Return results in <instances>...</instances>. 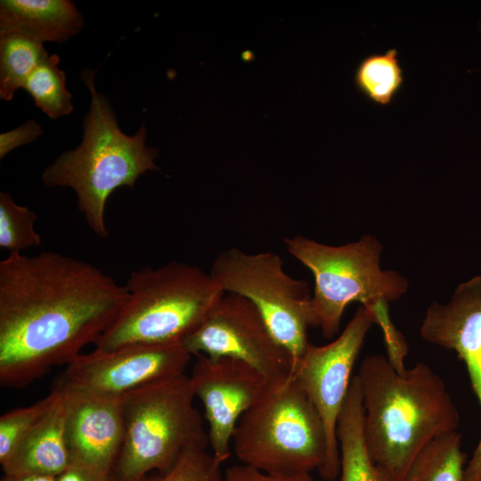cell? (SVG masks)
<instances>
[{"instance_id":"cell-26","label":"cell","mask_w":481,"mask_h":481,"mask_svg":"<svg viewBox=\"0 0 481 481\" xmlns=\"http://www.w3.org/2000/svg\"><path fill=\"white\" fill-rule=\"evenodd\" d=\"M224 481H315L310 473L284 476L271 475L240 464L228 468Z\"/></svg>"},{"instance_id":"cell-16","label":"cell","mask_w":481,"mask_h":481,"mask_svg":"<svg viewBox=\"0 0 481 481\" xmlns=\"http://www.w3.org/2000/svg\"><path fill=\"white\" fill-rule=\"evenodd\" d=\"M83 26L82 13L69 0L0 1V34L17 32L42 43H63Z\"/></svg>"},{"instance_id":"cell-19","label":"cell","mask_w":481,"mask_h":481,"mask_svg":"<svg viewBox=\"0 0 481 481\" xmlns=\"http://www.w3.org/2000/svg\"><path fill=\"white\" fill-rule=\"evenodd\" d=\"M466 457L461 434H444L418 453L403 481H462Z\"/></svg>"},{"instance_id":"cell-17","label":"cell","mask_w":481,"mask_h":481,"mask_svg":"<svg viewBox=\"0 0 481 481\" xmlns=\"http://www.w3.org/2000/svg\"><path fill=\"white\" fill-rule=\"evenodd\" d=\"M339 481H388L373 464L363 434V406L357 375L354 376L337 425Z\"/></svg>"},{"instance_id":"cell-12","label":"cell","mask_w":481,"mask_h":481,"mask_svg":"<svg viewBox=\"0 0 481 481\" xmlns=\"http://www.w3.org/2000/svg\"><path fill=\"white\" fill-rule=\"evenodd\" d=\"M190 376L202 404L208 445L222 463L231 456L232 439L241 416L269 387L266 379L246 363L230 357L195 356Z\"/></svg>"},{"instance_id":"cell-22","label":"cell","mask_w":481,"mask_h":481,"mask_svg":"<svg viewBox=\"0 0 481 481\" xmlns=\"http://www.w3.org/2000/svg\"><path fill=\"white\" fill-rule=\"evenodd\" d=\"M37 219L34 211L17 204L9 192H1L0 247L11 254L41 245V236L34 227Z\"/></svg>"},{"instance_id":"cell-15","label":"cell","mask_w":481,"mask_h":481,"mask_svg":"<svg viewBox=\"0 0 481 481\" xmlns=\"http://www.w3.org/2000/svg\"><path fill=\"white\" fill-rule=\"evenodd\" d=\"M52 391V404L2 465L4 474L57 477L70 466L63 394L56 387Z\"/></svg>"},{"instance_id":"cell-18","label":"cell","mask_w":481,"mask_h":481,"mask_svg":"<svg viewBox=\"0 0 481 481\" xmlns=\"http://www.w3.org/2000/svg\"><path fill=\"white\" fill-rule=\"evenodd\" d=\"M44 43L25 34H0V98L11 101L15 92L49 55Z\"/></svg>"},{"instance_id":"cell-4","label":"cell","mask_w":481,"mask_h":481,"mask_svg":"<svg viewBox=\"0 0 481 481\" xmlns=\"http://www.w3.org/2000/svg\"><path fill=\"white\" fill-rule=\"evenodd\" d=\"M125 287L126 300L95 349L181 342L224 293L209 273L177 261L134 271Z\"/></svg>"},{"instance_id":"cell-24","label":"cell","mask_w":481,"mask_h":481,"mask_svg":"<svg viewBox=\"0 0 481 481\" xmlns=\"http://www.w3.org/2000/svg\"><path fill=\"white\" fill-rule=\"evenodd\" d=\"M53 392L25 407L3 413L0 417V464L9 459L16 446L42 417L53 400Z\"/></svg>"},{"instance_id":"cell-3","label":"cell","mask_w":481,"mask_h":481,"mask_svg":"<svg viewBox=\"0 0 481 481\" xmlns=\"http://www.w3.org/2000/svg\"><path fill=\"white\" fill-rule=\"evenodd\" d=\"M94 74V70L85 69L81 75L91 94L82 142L49 165L42 180L50 188H71L87 225L97 236L107 238L108 198L119 187H134L142 175L159 167L154 162L158 150L145 143L144 123L134 135L124 134L108 99L95 88Z\"/></svg>"},{"instance_id":"cell-5","label":"cell","mask_w":481,"mask_h":481,"mask_svg":"<svg viewBox=\"0 0 481 481\" xmlns=\"http://www.w3.org/2000/svg\"><path fill=\"white\" fill-rule=\"evenodd\" d=\"M185 373L120 397L124 435L111 469L115 481H143L170 469L189 450L207 449L208 429Z\"/></svg>"},{"instance_id":"cell-27","label":"cell","mask_w":481,"mask_h":481,"mask_svg":"<svg viewBox=\"0 0 481 481\" xmlns=\"http://www.w3.org/2000/svg\"><path fill=\"white\" fill-rule=\"evenodd\" d=\"M56 481H115L111 473L102 472L89 467L70 464L56 477Z\"/></svg>"},{"instance_id":"cell-25","label":"cell","mask_w":481,"mask_h":481,"mask_svg":"<svg viewBox=\"0 0 481 481\" xmlns=\"http://www.w3.org/2000/svg\"><path fill=\"white\" fill-rule=\"evenodd\" d=\"M43 134L41 126L29 119L20 126L0 135V159L12 150L37 140Z\"/></svg>"},{"instance_id":"cell-8","label":"cell","mask_w":481,"mask_h":481,"mask_svg":"<svg viewBox=\"0 0 481 481\" xmlns=\"http://www.w3.org/2000/svg\"><path fill=\"white\" fill-rule=\"evenodd\" d=\"M209 274L224 292L240 295L262 314L276 340L289 353L293 369L304 355L313 327L307 282L289 275L275 253L232 248L213 261Z\"/></svg>"},{"instance_id":"cell-11","label":"cell","mask_w":481,"mask_h":481,"mask_svg":"<svg viewBox=\"0 0 481 481\" xmlns=\"http://www.w3.org/2000/svg\"><path fill=\"white\" fill-rule=\"evenodd\" d=\"M192 357L182 342L94 349L69 363L56 385L120 398L152 382L183 374Z\"/></svg>"},{"instance_id":"cell-23","label":"cell","mask_w":481,"mask_h":481,"mask_svg":"<svg viewBox=\"0 0 481 481\" xmlns=\"http://www.w3.org/2000/svg\"><path fill=\"white\" fill-rule=\"evenodd\" d=\"M222 462L207 449L189 450L162 472H152L143 481H224Z\"/></svg>"},{"instance_id":"cell-1","label":"cell","mask_w":481,"mask_h":481,"mask_svg":"<svg viewBox=\"0 0 481 481\" xmlns=\"http://www.w3.org/2000/svg\"><path fill=\"white\" fill-rule=\"evenodd\" d=\"M127 298L125 286L56 251L0 261V383L22 387L96 343Z\"/></svg>"},{"instance_id":"cell-9","label":"cell","mask_w":481,"mask_h":481,"mask_svg":"<svg viewBox=\"0 0 481 481\" xmlns=\"http://www.w3.org/2000/svg\"><path fill=\"white\" fill-rule=\"evenodd\" d=\"M181 342L192 356L242 361L259 371L270 386L292 377L289 353L273 337L256 306L240 295L224 293Z\"/></svg>"},{"instance_id":"cell-10","label":"cell","mask_w":481,"mask_h":481,"mask_svg":"<svg viewBox=\"0 0 481 481\" xmlns=\"http://www.w3.org/2000/svg\"><path fill=\"white\" fill-rule=\"evenodd\" d=\"M373 323L371 310L360 306L336 339L324 346L309 343L292 372L324 426L327 455L319 474L325 480H334L339 474L338 419L351 384L354 364Z\"/></svg>"},{"instance_id":"cell-21","label":"cell","mask_w":481,"mask_h":481,"mask_svg":"<svg viewBox=\"0 0 481 481\" xmlns=\"http://www.w3.org/2000/svg\"><path fill=\"white\" fill-rule=\"evenodd\" d=\"M59 62L57 54H49L23 86L32 96L35 105L53 119L73 111L72 95L67 90L65 73L59 68Z\"/></svg>"},{"instance_id":"cell-20","label":"cell","mask_w":481,"mask_h":481,"mask_svg":"<svg viewBox=\"0 0 481 481\" xmlns=\"http://www.w3.org/2000/svg\"><path fill=\"white\" fill-rule=\"evenodd\" d=\"M354 82L369 101L380 106L390 104L404 82L397 50L365 56L356 67Z\"/></svg>"},{"instance_id":"cell-7","label":"cell","mask_w":481,"mask_h":481,"mask_svg":"<svg viewBox=\"0 0 481 481\" xmlns=\"http://www.w3.org/2000/svg\"><path fill=\"white\" fill-rule=\"evenodd\" d=\"M289 253L314 274L310 306L313 327L331 338L338 330L346 307L354 301L371 308L399 298L407 281L393 271H382V246L370 235L356 242L329 246L300 235L284 240Z\"/></svg>"},{"instance_id":"cell-14","label":"cell","mask_w":481,"mask_h":481,"mask_svg":"<svg viewBox=\"0 0 481 481\" xmlns=\"http://www.w3.org/2000/svg\"><path fill=\"white\" fill-rule=\"evenodd\" d=\"M54 387L63 394L71 464L111 473L124 435L120 398Z\"/></svg>"},{"instance_id":"cell-28","label":"cell","mask_w":481,"mask_h":481,"mask_svg":"<svg viewBox=\"0 0 481 481\" xmlns=\"http://www.w3.org/2000/svg\"><path fill=\"white\" fill-rule=\"evenodd\" d=\"M0 481H56V477L41 475H7L4 474Z\"/></svg>"},{"instance_id":"cell-13","label":"cell","mask_w":481,"mask_h":481,"mask_svg":"<svg viewBox=\"0 0 481 481\" xmlns=\"http://www.w3.org/2000/svg\"><path fill=\"white\" fill-rule=\"evenodd\" d=\"M420 332L426 341L457 353L481 407V276L461 283L447 304L432 303ZM462 481H481V434Z\"/></svg>"},{"instance_id":"cell-2","label":"cell","mask_w":481,"mask_h":481,"mask_svg":"<svg viewBox=\"0 0 481 481\" xmlns=\"http://www.w3.org/2000/svg\"><path fill=\"white\" fill-rule=\"evenodd\" d=\"M356 375L369 456L388 481H403L425 445L457 431V407L442 378L423 363L399 372L387 357L373 355Z\"/></svg>"},{"instance_id":"cell-6","label":"cell","mask_w":481,"mask_h":481,"mask_svg":"<svg viewBox=\"0 0 481 481\" xmlns=\"http://www.w3.org/2000/svg\"><path fill=\"white\" fill-rule=\"evenodd\" d=\"M232 444L241 464L271 475L319 472L327 455L322 420L292 377L241 416Z\"/></svg>"}]
</instances>
